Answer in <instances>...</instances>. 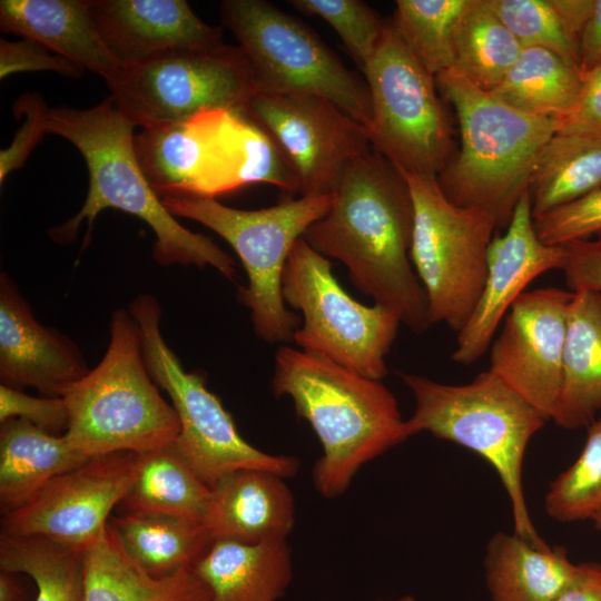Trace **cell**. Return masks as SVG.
Returning a JSON list of instances; mask_svg holds the SVG:
<instances>
[{"mask_svg":"<svg viewBox=\"0 0 601 601\" xmlns=\"http://www.w3.org/2000/svg\"><path fill=\"white\" fill-rule=\"evenodd\" d=\"M472 0H397L392 27L434 76L455 66V36Z\"/></svg>","mask_w":601,"mask_h":601,"instance_id":"34","label":"cell"},{"mask_svg":"<svg viewBox=\"0 0 601 601\" xmlns=\"http://www.w3.org/2000/svg\"><path fill=\"white\" fill-rule=\"evenodd\" d=\"M160 199L174 216L208 227L237 253L248 278L240 299L250 311L256 335L269 344L293 339L298 316L285 306L284 268L294 244L328 211L333 195L300 196L255 210L231 208L215 198Z\"/></svg>","mask_w":601,"mask_h":601,"instance_id":"8","label":"cell"},{"mask_svg":"<svg viewBox=\"0 0 601 601\" xmlns=\"http://www.w3.org/2000/svg\"><path fill=\"white\" fill-rule=\"evenodd\" d=\"M286 479L263 470H240L211 487L203 524L211 541L248 544L286 540L295 524V504Z\"/></svg>","mask_w":601,"mask_h":601,"instance_id":"21","label":"cell"},{"mask_svg":"<svg viewBox=\"0 0 601 601\" xmlns=\"http://www.w3.org/2000/svg\"><path fill=\"white\" fill-rule=\"evenodd\" d=\"M601 413V293L573 292L562 361V384L552 420L588 427Z\"/></svg>","mask_w":601,"mask_h":601,"instance_id":"25","label":"cell"},{"mask_svg":"<svg viewBox=\"0 0 601 601\" xmlns=\"http://www.w3.org/2000/svg\"><path fill=\"white\" fill-rule=\"evenodd\" d=\"M554 601H601V563L579 564L577 574Z\"/></svg>","mask_w":601,"mask_h":601,"instance_id":"44","label":"cell"},{"mask_svg":"<svg viewBox=\"0 0 601 601\" xmlns=\"http://www.w3.org/2000/svg\"><path fill=\"white\" fill-rule=\"evenodd\" d=\"M413 224L403 174L372 147L348 164L328 211L303 238L317 253L342 262L363 294L421 334L432 323L410 256Z\"/></svg>","mask_w":601,"mask_h":601,"instance_id":"1","label":"cell"},{"mask_svg":"<svg viewBox=\"0 0 601 601\" xmlns=\"http://www.w3.org/2000/svg\"><path fill=\"white\" fill-rule=\"evenodd\" d=\"M110 525L125 552L155 577L194 566L213 542L201 522L167 514L126 512Z\"/></svg>","mask_w":601,"mask_h":601,"instance_id":"29","label":"cell"},{"mask_svg":"<svg viewBox=\"0 0 601 601\" xmlns=\"http://www.w3.org/2000/svg\"><path fill=\"white\" fill-rule=\"evenodd\" d=\"M131 124L111 96L86 109L52 108L48 134L69 140L82 155L89 173V189L79 213L50 230L59 243H69L87 224L88 234L97 215L117 208L137 216L156 236L154 257L162 265L211 266L227 278L236 274L235 260L210 238L179 224L148 183L135 150Z\"/></svg>","mask_w":601,"mask_h":601,"instance_id":"3","label":"cell"},{"mask_svg":"<svg viewBox=\"0 0 601 601\" xmlns=\"http://www.w3.org/2000/svg\"><path fill=\"white\" fill-rule=\"evenodd\" d=\"M582 85V71L554 52L523 48L494 97L522 112L561 121L572 110Z\"/></svg>","mask_w":601,"mask_h":601,"instance_id":"31","label":"cell"},{"mask_svg":"<svg viewBox=\"0 0 601 601\" xmlns=\"http://www.w3.org/2000/svg\"><path fill=\"white\" fill-rule=\"evenodd\" d=\"M106 83L121 114L140 128L181 122L210 109L244 111L258 92L245 52L225 43L120 68Z\"/></svg>","mask_w":601,"mask_h":601,"instance_id":"14","label":"cell"},{"mask_svg":"<svg viewBox=\"0 0 601 601\" xmlns=\"http://www.w3.org/2000/svg\"><path fill=\"white\" fill-rule=\"evenodd\" d=\"M390 601H416L412 595H403L401 598L390 600Z\"/></svg>","mask_w":601,"mask_h":601,"instance_id":"49","label":"cell"},{"mask_svg":"<svg viewBox=\"0 0 601 601\" xmlns=\"http://www.w3.org/2000/svg\"><path fill=\"white\" fill-rule=\"evenodd\" d=\"M414 396L405 420L408 437L428 432L485 459L497 473L511 502L514 533L548 549L530 518L522 470L530 440L549 420L489 368L462 385L400 373Z\"/></svg>","mask_w":601,"mask_h":601,"instance_id":"6","label":"cell"},{"mask_svg":"<svg viewBox=\"0 0 601 601\" xmlns=\"http://www.w3.org/2000/svg\"><path fill=\"white\" fill-rule=\"evenodd\" d=\"M138 455L136 479L121 501L125 510L203 523L210 487L180 453L176 442Z\"/></svg>","mask_w":601,"mask_h":601,"instance_id":"30","label":"cell"},{"mask_svg":"<svg viewBox=\"0 0 601 601\" xmlns=\"http://www.w3.org/2000/svg\"><path fill=\"white\" fill-rule=\"evenodd\" d=\"M601 62V0L594 7L580 40V70L585 72Z\"/></svg>","mask_w":601,"mask_h":601,"instance_id":"45","label":"cell"},{"mask_svg":"<svg viewBox=\"0 0 601 601\" xmlns=\"http://www.w3.org/2000/svg\"><path fill=\"white\" fill-rule=\"evenodd\" d=\"M193 568L208 587L210 601H278L293 579L287 540H215Z\"/></svg>","mask_w":601,"mask_h":601,"instance_id":"23","label":"cell"},{"mask_svg":"<svg viewBox=\"0 0 601 601\" xmlns=\"http://www.w3.org/2000/svg\"><path fill=\"white\" fill-rule=\"evenodd\" d=\"M564 262L561 270L571 292L601 293V231L594 238L563 244Z\"/></svg>","mask_w":601,"mask_h":601,"instance_id":"42","label":"cell"},{"mask_svg":"<svg viewBox=\"0 0 601 601\" xmlns=\"http://www.w3.org/2000/svg\"><path fill=\"white\" fill-rule=\"evenodd\" d=\"M560 132L601 135V62L582 72V85L570 114L560 121Z\"/></svg>","mask_w":601,"mask_h":601,"instance_id":"43","label":"cell"},{"mask_svg":"<svg viewBox=\"0 0 601 601\" xmlns=\"http://www.w3.org/2000/svg\"><path fill=\"white\" fill-rule=\"evenodd\" d=\"M21 418L56 434L68 427L67 407L61 397H33L0 385V422Z\"/></svg>","mask_w":601,"mask_h":601,"instance_id":"40","label":"cell"},{"mask_svg":"<svg viewBox=\"0 0 601 601\" xmlns=\"http://www.w3.org/2000/svg\"><path fill=\"white\" fill-rule=\"evenodd\" d=\"M99 33L120 68L224 45L220 28L185 0H89Z\"/></svg>","mask_w":601,"mask_h":601,"instance_id":"19","label":"cell"},{"mask_svg":"<svg viewBox=\"0 0 601 601\" xmlns=\"http://www.w3.org/2000/svg\"><path fill=\"white\" fill-rule=\"evenodd\" d=\"M544 505L560 522L592 519L601 511V413L588 426L578 459L551 483Z\"/></svg>","mask_w":601,"mask_h":601,"instance_id":"35","label":"cell"},{"mask_svg":"<svg viewBox=\"0 0 601 601\" xmlns=\"http://www.w3.org/2000/svg\"><path fill=\"white\" fill-rule=\"evenodd\" d=\"M24 71H57L65 76L79 77L85 69L72 61L51 55L39 43L22 39L0 41V79Z\"/></svg>","mask_w":601,"mask_h":601,"instance_id":"41","label":"cell"},{"mask_svg":"<svg viewBox=\"0 0 601 601\" xmlns=\"http://www.w3.org/2000/svg\"><path fill=\"white\" fill-rule=\"evenodd\" d=\"M149 374L135 319L117 311L104 358L60 396L68 413L63 435L71 447L92 459L141 454L176 442L179 420Z\"/></svg>","mask_w":601,"mask_h":601,"instance_id":"7","label":"cell"},{"mask_svg":"<svg viewBox=\"0 0 601 601\" xmlns=\"http://www.w3.org/2000/svg\"><path fill=\"white\" fill-rule=\"evenodd\" d=\"M362 72L372 104L373 148L402 171L437 177L454 155L450 122L435 76L391 22Z\"/></svg>","mask_w":601,"mask_h":601,"instance_id":"13","label":"cell"},{"mask_svg":"<svg viewBox=\"0 0 601 601\" xmlns=\"http://www.w3.org/2000/svg\"><path fill=\"white\" fill-rule=\"evenodd\" d=\"M85 601H210L194 568L155 577L122 549L111 525L82 552Z\"/></svg>","mask_w":601,"mask_h":601,"instance_id":"24","label":"cell"},{"mask_svg":"<svg viewBox=\"0 0 601 601\" xmlns=\"http://www.w3.org/2000/svg\"><path fill=\"white\" fill-rule=\"evenodd\" d=\"M601 188V135L556 131L535 161L529 194L533 218Z\"/></svg>","mask_w":601,"mask_h":601,"instance_id":"28","label":"cell"},{"mask_svg":"<svg viewBox=\"0 0 601 601\" xmlns=\"http://www.w3.org/2000/svg\"><path fill=\"white\" fill-rule=\"evenodd\" d=\"M0 28L96 72L106 82L120 70L99 33L89 0H1Z\"/></svg>","mask_w":601,"mask_h":601,"instance_id":"22","label":"cell"},{"mask_svg":"<svg viewBox=\"0 0 601 601\" xmlns=\"http://www.w3.org/2000/svg\"><path fill=\"white\" fill-rule=\"evenodd\" d=\"M88 373L77 346L41 325L7 276L0 283V378L19 390L32 386L60 397Z\"/></svg>","mask_w":601,"mask_h":601,"instance_id":"20","label":"cell"},{"mask_svg":"<svg viewBox=\"0 0 601 601\" xmlns=\"http://www.w3.org/2000/svg\"><path fill=\"white\" fill-rule=\"evenodd\" d=\"M0 568L28 575L37 588L35 601H85L82 552L41 538L1 533Z\"/></svg>","mask_w":601,"mask_h":601,"instance_id":"33","label":"cell"},{"mask_svg":"<svg viewBox=\"0 0 601 601\" xmlns=\"http://www.w3.org/2000/svg\"><path fill=\"white\" fill-rule=\"evenodd\" d=\"M435 81L455 109L461 135L459 152L437 176L440 187L456 206L481 209L505 229L542 147L561 124L514 109L455 68Z\"/></svg>","mask_w":601,"mask_h":601,"instance_id":"5","label":"cell"},{"mask_svg":"<svg viewBox=\"0 0 601 601\" xmlns=\"http://www.w3.org/2000/svg\"><path fill=\"white\" fill-rule=\"evenodd\" d=\"M522 48L550 50L580 69V50L552 0H487Z\"/></svg>","mask_w":601,"mask_h":601,"instance_id":"36","label":"cell"},{"mask_svg":"<svg viewBox=\"0 0 601 601\" xmlns=\"http://www.w3.org/2000/svg\"><path fill=\"white\" fill-rule=\"evenodd\" d=\"M139 455L119 452L89 459L4 514L1 533L41 538L83 552L108 525L111 510L131 487Z\"/></svg>","mask_w":601,"mask_h":601,"instance_id":"16","label":"cell"},{"mask_svg":"<svg viewBox=\"0 0 601 601\" xmlns=\"http://www.w3.org/2000/svg\"><path fill=\"white\" fill-rule=\"evenodd\" d=\"M595 0H552L569 35L578 43L584 27L590 19Z\"/></svg>","mask_w":601,"mask_h":601,"instance_id":"46","label":"cell"},{"mask_svg":"<svg viewBox=\"0 0 601 601\" xmlns=\"http://www.w3.org/2000/svg\"><path fill=\"white\" fill-rule=\"evenodd\" d=\"M130 314L139 331L151 377L169 395L179 420L176 445L198 476L211 487L240 470H263L285 479L295 476L299 460L263 452L247 441L219 398L198 373L186 372L160 332V308L150 295L136 298Z\"/></svg>","mask_w":601,"mask_h":601,"instance_id":"11","label":"cell"},{"mask_svg":"<svg viewBox=\"0 0 601 601\" xmlns=\"http://www.w3.org/2000/svg\"><path fill=\"white\" fill-rule=\"evenodd\" d=\"M89 459L58 436L21 418L0 428V509L2 515L18 509L55 477Z\"/></svg>","mask_w":601,"mask_h":601,"instance_id":"26","label":"cell"},{"mask_svg":"<svg viewBox=\"0 0 601 601\" xmlns=\"http://www.w3.org/2000/svg\"><path fill=\"white\" fill-rule=\"evenodd\" d=\"M522 46L487 0H472L455 36V66L476 87L491 91L518 60Z\"/></svg>","mask_w":601,"mask_h":601,"instance_id":"32","label":"cell"},{"mask_svg":"<svg viewBox=\"0 0 601 601\" xmlns=\"http://www.w3.org/2000/svg\"><path fill=\"white\" fill-rule=\"evenodd\" d=\"M562 245H546L538 237L529 190L520 198L511 221L493 237L487 253V275L472 314L457 332L453 362L475 363L485 355L514 302L538 276L561 269Z\"/></svg>","mask_w":601,"mask_h":601,"instance_id":"18","label":"cell"},{"mask_svg":"<svg viewBox=\"0 0 601 601\" xmlns=\"http://www.w3.org/2000/svg\"><path fill=\"white\" fill-rule=\"evenodd\" d=\"M289 3L304 14L325 20L361 70L374 55L387 23L361 0H292Z\"/></svg>","mask_w":601,"mask_h":601,"instance_id":"37","label":"cell"},{"mask_svg":"<svg viewBox=\"0 0 601 601\" xmlns=\"http://www.w3.org/2000/svg\"><path fill=\"white\" fill-rule=\"evenodd\" d=\"M138 162L159 198H215L250 184L277 187L283 200L298 194L282 152L243 111L210 109L176 124L141 128Z\"/></svg>","mask_w":601,"mask_h":601,"instance_id":"4","label":"cell"},{"mask_svg":"<svg viewBox=\"0 0 601 601\" xmlns=\"http://www.w3.org/2000/svg\"><path fill=\"white\" fill-rule=\"evenodd\" d=\"M573 292L525 290L504 317L490 347L489 370L549 420L561 384L566 319Z\"/></svg>","mask_w":601,"mask_h":601,"instance_id":"17","label":"cell"},{"mask_svg":"<svg viewBox=\"0 0 601 601\" xmlns=\"http://www.w3.org/2000/svg\"><path fill=\"white\" fill-rule=\"evenodd\" d=\"M400 171L414 208L411 262L431 323H444L457 333L483 289L496 221L481 209L453 204L436 176Z\"/></svg>","mask_w":601,"mask_h":601,"instance_id":"10","label":"cell"},{"mask_svg":"<svg viewBox=\"0 0 601 601\" xmlns=\"http://www.w3.org/2000/svg\"><path fill=\"white\" fill-rule=\"evenodd\" d=\"M591 520L594 522V526L601 531V511L598 512Z\"/></svg>","mask_w":601,"mask_h":601,"instance_id":"48","label":"cell"},{"mask_svg":"<svg viewBox=\"0 0 601 601\" xmlns=\"http://www.w3.org/2000/svg\"><path fill=\"white\" fill-rule=\"evenodd\" d=\"M540 240L563 245L601 231V188L542 216L533 218Z\"/></svg>","mask_w":601,"mask_h":601,"instance_id":"38","label":"cell"},{"mask_svg":"<svg viewBox=\"0 0 601 601\" xmlns=\"http://www.w3.org/2000/svg\"><path fill=\"white\" fill-rule=\"evenodd\" d=\"M23 589L13 578V573L1 571L0 601H23Z\"/></svg>","mask_w":601,"mask_h":601,"instance_id":"47","label":"cell"},{"mask_svg":"<svg viewBox=\"0 0 601 601\" xmlns=\"http://www.w3.org/2000/svg\"><path fill=\"white\" fill-rule=\"evenodd\" d=\"M220 12L250 62L258 92L323 97L371 131L365 79L311 28L265 0H225Z\"/></svg>","mask_w":601,"mask_h":601,"instance_id":"9","label":"cell"},{"mask_svg":"<svg viewBox=\"0 0 601 601\" xmlns=\"http://www.w3.org/2000/svg\"><path fill=\"white\" fill-rule=\"evenodd\" d=\"M485 581L492 601H554L579 570L563 548L538 549L515 533L487 542Z\"/></svg>","mask_w":601,"mask_h":601,"instance_id":"27","label":"cell"},{"mask_svg":"<svg viewBox=\"0 0 601 601\" xmlns=\"http://www.w3.org/2000/svg\"><path fill=\"white\" fill-rule=\"evenodd\" d=\"M282 288L285 303L304 317L293 336L299 349L370 378L382 380L388 373L386 356L402 324L398 315L351 297L334 276L327 257L303 237L290 250Z\"/></svg>","mask_w":601,"mask_h":601,"instance_id":"12","label":"cell"},{"mask_svg":"<svg viewBox=\"0 0 601 601\" xmlns=\"http://www.w3.org/2000/svg\"><path fill=\"white\" fill-rule=\"evenodd\" d=\"M243 112L277 146L299 197L333 195L348 164L373 147L363 125L319 96L257 92Z\"/></svg>","mask_w":601,"mask_h":601,"instance_id":"15","label":"cell"},{"mask_svg":"<svg viewBox=\"0 0 601 601\" xmlns=\"http://www.w3.org/2000/svg\"><path fill=\"white\" fill-rule=\"evenodd\" d=\"M49 110L41 96L36 92H26L14 102L13 114L23 115V120L12 142L0 151L1 184L12 170L24 165L33 148L48 134Z\"/></svg>","mask_w":601,"mask_h":601,"instance_id":"39","label":"cell"},{"mask_svg":"<svg viewBox=\"0 0 601 601\" xmlns=\"http://www.w3.org/2000/svg\"><path fill=\"white\" fill-rule=\"evenodd\" d=\"M272 391L293 400L321 442L313 482L324 497L344 494L363 465L408 439L397 401L381 380L328 358L280 346Z\"/></svg>","mask_w":601,"mask_h":601,"instance_id":"2","label":"cell"}]
</instances>
